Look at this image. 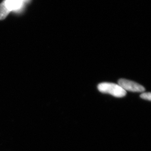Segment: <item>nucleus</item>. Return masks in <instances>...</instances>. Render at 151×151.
Masks as SVG:
<instances>
[{
	"instance_id": "obj_1",
	"label": "nucleus",
	"mask_w": 151,
	"mask_h": 151,
	"mask_svg": "<svg viewBox=\"0 0 151 151\" xmlns=\"http://www.w3.org/2000/svg\"><path fill=\"white\" fill-rule=\"evenodd\" d=\"M97 89L100 92L111 94L118 98L124 97L126 95V91L123 89L119 84L114 83H101L97 86Z\"/></svg>"
},
{
	"instance_id": "obj_2",
	"label": "nucleus",
	"mask_w": 151,
	"mask_h": 151,
	"mask_svg": "<svg viewBox=\"0 0 151 151\" xmlns=\"http://www.w3.org/2000/svg\"><path fill=\"white\" fill-rule=\"evenodd\" d=\"M118 83V84L125 91L127 90L133 92H142L145 90V88L140 84L124 78L119 80Z\"/></svg>"
},
{
	"instance_id": "obj_3",
	"label": "nucleus",
	"mask_w": 151,
	"mask_h": 151,
	"mask_svg": "<svg viewBox=\"0 0 151 151\" xmlns=\"http://www.w3.org/2000/svg\"><path fill=\"white\" fill-rule=\"evenodd\" d=\"M23 0H5L4 5L9 12L18 10L22 6Z\"/></svg>"
},
{
	"instance_id": "obj_4",
	"label": "nucleus",
	"mask_w": 151,
	"mask_h": 151,
	"mask_svg": "<svg viewBox=\"0 0 151 151\" xmlns=\"http://www.w3.org/2000/svg\"><path fill=\"white\" fill-rule=\"evenodd\" d=\"M10 12L6 9L4 1L0 4V20H4L7 17Z\"/></svg>"
},
{
	"instance_id": "obj_5",
	"label": "nucleus",
	"mask_w": 151,
	"mask_h": 151,
	"mask_svg": "<svg viewBox=\"0 0 151 151\" xmlns=\"http://www.w3.org/2000/svg\"><path fill=\"white\" fill-rule=\"evenodd\" d=\"M140 97L141 98L145 100L151 101V92L143 93L140 95Z\"/></svg>"
},
{
	"instance_id": "obj_6",
	"label": "nucleus",
	"mask_w": 151,
	"mask_h": 151,
	"mask_svg": "<svg viewBox=\"0 0 151 151\" xmlns=\"http://www.w3.org/2000/svg\"><path fill=\"white\" fill-rule=\"evenodd\" d=\"M23 1H24V0H23Z\"/></svg>"
}]
</instances>
